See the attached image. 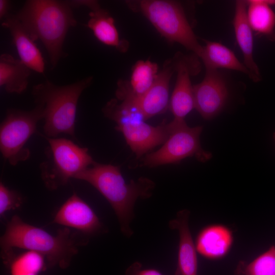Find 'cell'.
Returning a JSON list of instances; mask_svg holds the SVG:
<instances>
[{
	"label": "cell",
	"mask_w": 275,
	"mask_h": 275,
	"mask_svg": "<svg viewBox=\"0 0 275 275\" xmlns=\"http://www.w3.org/2000/svg\"><path fill=\"white\" fill-rule=\"evenodd\" d=\"M195 108L201 116L209 120L224 106L228 91L223 76L217 70L206 69L203 80L193 86Z\"/></svg>",
	"instance_id": "cell-11"
},
{
	"label": "cell",
	"mask_w": 275,
	"mask_h": 275,
	"mask_svg": "<svg viewBox=\"0 0 275 275\" xmlns=\"http://www.w3.org/2000/svg\"><path fill=\"white\" fill-rule=\"evenodd\" d=\"M15 15L31 38L42 42L55 67L64 56L68 31L77 24L67 1L29 0Z\"/></svg>",
	"instance_id": "cell-3"
},
{
	"label": "cell",
	"mask_w": 275,
	"mask_h": 275,
	"mask_svg": "<svg viewBox=\"0 0 275 275\" xmlns=\"http://www.w3.org/2000/svg\"><path fill=\"white\" fill-rule=\"evenodd\" d=\"M246 6V2L236 1L233 23L236 41L243 54V64L250 72V78L257 82L260 80L261 75L253 58V31L248 21Z\"/></svg>",
	"instance_id": "cell-17"
},
{
	"label": "cell",
	"mask_w": 275,
	"mask_h": 275,
	"mask_svg": "<svg viewBox=\"0 0 275 275\" xmlns=\"http://www.w3.org/2000/svg\"><path fill=\"white\" fill-rule=\"evenodd\" d=\"M48 146L40 164L41 178L46 187L56 190L92 166L95 161L86 148L72 141L58 138H46Z\"/></svg>",
	"instance_id": "cell-5"
},
{
	"label": "cell",
	"mask_w": 275,
	"mask_h": 275,
	"mask_svg": "<svg viewBox=\"0 0 275 275\" xmlns=\"http://www.w3.org/2000/svg\"><path fill=\"white\" fill-rule=\"evenodd\" d=\"M31 69L20 59L8 53L0 56V86L10 94H21L27 89Z\"/></svg>",
	"instance_id": "cell-19"
},
{
	"label": "cell",
	"mask_w": 275,
	"mask_h": 275,
	"mask_svg": "<svg viewBox=\"0 0 275 275\" xmlns=\"http://www.w3.org/2000/svg\"><path fill=\"white\" fill-rule=\"evenodd\" d=\"M23 202L22 196L18 191L11 189L1 182L0 183V216L9 210L20 207Z\"/></svg>",
	"instance_id": "cell-25"
},
{
	"label": "cell",
	"mask_w": 275,
	"mask_h": 275,
	"mask_svg": "<svg viewBox=\"0 0 275 275\" xmlns=\"http://www.w3.org/2000/svg\"><path fill=\"white\" fill-rule=\"evenodd\" d=\"M10 2L7 0H0V18L4 20L9 14Z\"/></svg>",
	"instance_id": "cell-28"
},
{
	"label": "cell",
	"mask_w": 275,
	"mask_h": 275,
	"mask_svg": "<svg viewBox=\"0 0 275 275\" xmlns=\"http://www.w3.org/2000/svg\"><path fill=\"white\" fill-rule=\"evenodd\" d=\"M177 79L170 99L169 106L174 115L170 122L173 127L185 124V117L195 108L190 76L199 71V64L196 58L178 53L174 57Z\"/></svg>",
	"instance_id": "cell-10"
},
{
	"label": "cell",
	"mask_w": 275,
	"mask_h": 275,
	"mask_svg": "<svg viewBox=\"0 0 275 275\" xmlns=\"http://www.w3.org/2000/svg\"><path fill=\"white\" fill-rule=\"evenodd\" d=\"M81 234L65 227L52 235L15 215L1 237V253L5 258L13 253L14 248L25 249L42 255L50 262L65 265L78 253L80 246L88 243L87 239L79 236Z\"/></svg>",
	"instance_id": "cell-1"
},
{
	"label": "cell",
	"mask_w": 275,
	"mask_h": 275,
	"mask_svg": "<svg viewBox=\"0 0 275 275\" xmlns=\"http://www.w3.org/2000/svg\"><path fill=\"white\" fill-rule=\"evenodd\" d=\"M89 16L88 27L100 42L115 47L120 51L124 52L127 50L128 42L120 39L114 20L107 11L100 8L91 11Z\"/></svg>",
	"instance_id": "cell-20"
},
{
	"label": "cell",
	"mask_w": 275,
	"mask_h": 275,
	"mask_svg": "<svg viewBox=\"0 0 275 275\" xmlns=\"http://www.w3.org/2000/svg\"><path fill=\"white\" fill-rule=\"evenodd\" d=\"M105 116L116 122V129L121 131L129 146L138 158L157 146L163 144L171 131L164 121L153 126L146 123L133 106L112 99L103 108Z\"/></svg>",
	"instance_id": "cell-6"
},
{
	"label": "cell",
	"mask_w": 275,
	"mask_h": 275,
	"mask_svg": "<svg viewBox=\"0 0 275 275\" xmlns=\"http://www.w3.org/2000/svg\"><path fill=\"white\" fill-rule=\"evenodd\" d=\"M158 72V67L155 63L149 60L138 61L132 68L129 81L121 80L118 82L117 97L123 101L142 96L152 86Z\"/></svg>",
	"instance_id": "cell-16"
},
{
	"label": "cell",
	"mask_w": 275,
	"mask_h": 275,
	"mask_svg": "<svg viewBox=\"0 0 275 275\" xmlns=\"http://www.w3.org/2000/svg\"><path fill=\"white\" fill-rule=\"evenodd\" d=\"M158 32L171 42L180 44L201 58L203 47L198 41L181 5L175 1L143 0L132 2Z\"/></svg>",
	"instance_id": "cell-7"
},
{
	"label": "cell",
	"mask_w": 275,
	"mask_h": 275,
	"mask_svg": "<svg viewBox=\"0 0 275 275\" xmlns=\"http://www.w3.org/2000/svg\"><path fill=\"white\" fill-rule=\"evenodd\" d=\"M202 129L201 126L189 127L186 123L174 128L159 149L145 156L143 165L154 167L178 163L193 156L201 162L208 161L212 154L201 147L200 136Z\"/></svg>",
	"instance_id": "cell-9"
},
{
	"label": "cell",
	"mask_w": 275,
	"mask_h": 275,
	"mask_svg": "<svg viewBox=\"0 0 275 275\" xmlns=\"http://www.w3.org/2000/svg\"><path fill=\"white\" fill-rule=\"evenodd\" d=\"M2 25L9 31L20 60L31 70L43 73L45 63L42 53L16 15L9 14Z\"/></svg>",
	"instance_id": "cell-15"
},
{
	"label": "cell",
	"mask_w": 275,
	"mask_h": 275,
	"mask_svg": "<svg viewBox=\"0 0 275 275\" xmlns=\"http://www.w3.org/2000/svg\"><path fill=\"white\" fill-rule=\"evenodd\" d=\"M75 179L86 181L95 187L111 205L121 232L127 237L132 235L130 224L134 217V204L139 198L146 199L151 196L154 187L152 181L141 177L127 183L119 167L96 162Z\"/></svg>",
	"instance_id": "cell-2"
},
{
	"label": "cell",
	"mask_w": 275,
	"mask_h": 275,
	"mask_svg": "<svg viewBox=\"0 0 275 275\" xmlns=\"http://www.w3.org/2000/svg\"><path fill=\"white\" fill-rule=\"evenodd\" d=\"M274 140H275V134H274Z\"/></svg>",
	"instance_id": "cell-29"
},
{
	"label": "cell",
	"mask_w": 275,
	"mask_h": 275,
	"mask_svg": "<svg viewBox=\"0 0 275 275\" xmlns=\"http://www.w3.org/2000/svg\"><path fill=\"white\" fill-rule=\"evenodd\" d=\"M125 275H163L158 270L154 269H142V265L136 262L130 265L126 270Z\"/></svg>",
	"instance_id": "cell-26"
},
{
	"label": "cell",
	"mask_w": 275,
	"mask_h": 275,
	"mask_svg": "<svg viewBox=\"0 0 275 275\" xmlns=\"http://www.w3.org/2000/svg\"><path fill=\"white\" fill-rule=\"evenodd\" d=\"M92 80V76H89L71 84L58 86L46 80L33 87L34 101L43 108V130L47 138H57L62 133L75 137L78 100Z\"/></svg>",
	"instance_id": "cell-4"
},
{
	"label": "cell",
	"mask_w": 275,
	"mask_h": 275,
	"mask_svg": "<svg viewBox=\"0 0 275 275\" xmlns=\"http://www.w3.org/2000/svg\"><path fill=\"white\" fill-rule=\"evenodd\" d=\"M175 63L173 58L167 60L150 88L142 96L131 100H123L133 106L146 120L164 113L168 108L169 85Z\"/></svg>",
	"instance_id": "cell-13"
},
{
	"label": "cell",
	"mask_w": 275,
	"mask_h": 275,
	"mask_svg": "<svg viewBox=\"0 0 275 275\" xmlns=\"http://www.w3.org/2000/svg\"><path fill=\"white\" fill-rule=\"evenodd\" d=\"M203 47V51L201 59L206 69H230L242 72L250 78V72L245 66L226 46L218 42L206 41L205 45Z\"/></svg>",
	"instance_id": "cell-21"
},
{
	"label": "cell",
	"mask_w": 275,
	"mask_h": 275,
	"mask_svg": "<svg viewBox=\"0 0 275 275\" xmlns=\"http://www.w3.org/2000/svg\"><path fill=\"white\" fill-rule=\"evenodd\" d=\"M189 211H179L169 222V228L178 231L179 245L175 275H197L198 260L195 243L189 228Z\"/></svg>",
	"instance_id": "cell-14"
},
{
	"label": "cell",
	"mask_w": 275,
	"mask_h": 275,
	"mask_svg": "<svg viewBox=\"0 0 275 275\" xmlns=\"http://www.w3.org/2000/svg\"><path fill=\"white\" fill-rule=\"evenodd\" d=\"M10 265L11 275H38L45 266V258L41 254L27 251L18 256H11Z\"/></svg>",
	"instance_id": "cell-23"
},
{
	"label": "cell",
	"mask_w": 275,
	"mask_h": 275,
	"mask_svg": "<svg viewBox=\"0 0 275 275\" xmlns=\"http://www.w3.org/2000/svg\"><path fill=\"white\" fill-rule=\"evenodd\" d=\"M67 2L71 8L86 7L89 8L91 11L100 8L99 3L93 0H71L67 1Z\"/></svg>",
	"instance_id": "cell-27"
},
{
	"label": "cell",
	"mask_w": 275,
	"mask_h": 275,
	"mask_svg": "<svg viewBox=\"0 0 275 275\" xmlns=\"http://www.w3.org/2000/svg\"><path fill=\"white\" fill-rule=\"evenodd\" d=\"M233 236L227 227L214 225L203 229L196 238L195 245L198 253L209 259L225 256L232 244Z\"/></svg>",
	"instance_id": "cell-18"
},
{
	"label": "cell",
	"mask_w": 275,
	"mask_h": 275,
	"mask_svg": "<svg viewBox=\"0 0 275 275\" xmlns=\"http://www.w3.org/2000/svg\"><path fill=\"white\" fill-rule=\"evenodd\" d=\"M246 3L247 19L252 31L269 37L274 36L275 13L271 6L275 0H251Z\"/></svg>",
	"instance_id": "cell-22"
},
{
	"label": "cell",
	"mask_w": 275,
	"mask_h": 275,
	"mask_svg": "<svg viewBox=\"0 0 275 275\" xmlns=\"http://www.w3.org/2000/svg\"><path fill=\"white\" fill-rule=\"evenodd\" d=\"M245 275H275V246L259 256L244 268Z\"/></svg>",
	"instance_id": "cell-24"
},
{
	"label": "cell",
	"mask_w": 275,
	"mask_h": 275,
	"mask_svg": "<svg viewBox=\"0 0 275 275\" xmlns=\"http://www.w3.org/2000/svg\"><path fill=\"white\" fill-rule=\"evenodd\" d=\"M53 223L72 228L86 235L95 234L103 228L92 208L76 193L70 196L56 213Z\"/></svg>",
	"instance_id": "cell-12"
},
{
	"label": "cell",
	"mask_w": 275,
	"mask_h": 275,
	"mask_svg": "<svg viewBox=\"0 0 275 275\" xmlns=\"http://www.w3.org/2000/svg\"><path fill=\"white\" fill-rule=\"evenodd\" d=\"M43 116V108L39 104L30 111L7 110L1 124L0 150L10 164L16 166L30 158L31 152L25 145Z\"/></svg>",
	"instance_id": "cell-8"
}]
</instances>
